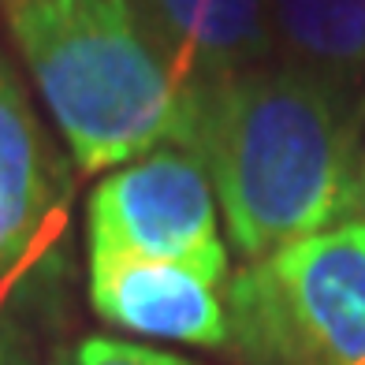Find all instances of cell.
Segmentation results:
<instances>
[{
  "label": "cell",
  "mask_w": 365,
  "mask_h": 365,
  "mask_svg": "<svg viewBox=\"0 0 365 365\" xmlns=\"http://www.w3.org/2000/svg\"><path fill=\"white\" fill-rule=\"evenodd\" d=\"M0 365H38L23 328L11 321H0Z\"/></svg>",
  "instance_id": "30bf717a"
},
{
  "label": "cell",
  "mask_w": 365,
  "mask_h": 365,
  "mask_svg": "<svg viewBox=\"0 0 365 365\" xmlns=\"http://www.w3.org/2000/svg\"><path fill=\"white\" fill-rule=\"evenodd\" d=\"M212 182L190 149L160 145L108 172L86 202V250L179 264L227 287V246Z\"/></svg>",
  "instance_id": "277c9868"
},
{
  "label": "cell",
  "mask_w": 365,
  "mask_h": 365,
  "mask_svg": "<svg viewBox=\"0 0 365 365\" xmlns=\"http://www.w3.org/2000/svg\"><path fill=\"white\" fill-rule=\"evenodd\" d=\"M354 123H358V130H361V123H365V90H361V101H358V115H354Z\"/></svg>",
  "instance_id": "7c38bea8"
},
{
  "label": "cell",
  "mask_w": 365,
  "mask_h": 365,
  "mask_svg": "<svg viewBox=\"0 0 365 365\" xmlns=\"http://www.w3.org/2000/svg\"><path fill=\"white\" fill-rule=\"evenodd\" d=\"M194 82L261 68L272 60L264 0H127Z\"/></svg>",
  "instance_id": "52a82bcc"
},
{
  "label": "cell",
  "mask_w": 365,
  "mask_h": 365,
  "mask_svg": "<svg viewBox=\"0 0 365 365\" xmlns=\"http://www.w3.org/2000/svg\"><path fill=\"white\" fill-rule=\"evenodd\" d=\"M182 149L202 160L246 261L346 220L354 112L276 60L197 82Z\"/></svg>",
  "instance_id": "6da1fadb"
},
{
  "label": "cell",
  "mask_w": 365,
  "mask_h": 365,
  "mask_svg": "<svg viewBox=\"0 0 365 365\" xmlns=\"http://www.w3.org/2000/svg\"><path fill=\"white\" fill-rule=\"evenodd\" d=\"M56 365H197L182 354L115 336H82L56 358Z\"/></svg>",
  "instance_id": "9c48e42d"
},
{
  "label": "cell",
  "mask_w": 365,
  "mask_h": 365,
  "mask_svg": "<svg viewBox=\"0 0 365 365\" xmlns=\"http://www.w3.org/2000/svg\"><path fill=\"white\" fill-rule=\"evenodd\" d=\"M272 60L358 115L365 90V0H264Z\"/></svg>",
  "instance_id": "ba28073f"
},
{
  "label": "cell",
  "mask_w": 365,
  "mask_h": 365,
  "mask_svg": "<svg viewBox=\"0 0 365 365\" xmlns=\"http://www.w3.org/2000/svg\"><path fill=\"white\" fill-rule=\"evenodd\" d=\"M71 164L115 172L182 145L197 82L127 0H0Z\"/></svg>",
  "instance_id": "7a4b0ae2"
},
{
  "label": "cell",
  "mask_w": 365,
  "mask_h": 365,
  "mask_svg": "<svg viewBox=\"0 0 365 365\" xmlns=\"http://www.w3.org/2000/svg\"><path fill=\"white\" fill-rule=\"evenodd\" d=\"M90 257V306L112 328L145 339L187 346H224L227 309L220 287L205 284L179 264L86 250Z\"/></svg>",
  "instance_id": "8992f818"
},
{
  "label": "cell",
  "mask_w": 365,
  "mask_h": 365,
  "mask_svg": "<svg viewBox=\"0 0 365 365\" xmlns=\"http://www.w3.org/2000/svg\"><path fill=\"white\" fill-rule=\"evenodd\" d=\"M365 217V149L354 160V175H351V194H346V220Z\"/></svg>",
  "instance_id": "8fae6325"
},
{
  "label": "cell",
  "mask_w": 365,
  "mask_h": 365,
  "mask_svg": "<svg viewBox=\"0 0 365 365\" xmlns=\"http://www.w3.org/2000/svg\"><path fill=\"white\" fill-rule=\"evenodd\" d=\"M224 291L242 365H365V217L246 261Z\"/></svg>",
  "instance_id": "3957f363"
},
{
  "label": "cell",
  "mask_w": 365,
  "mask_h": 365,
  "mask_svg": "<svg viewBox=\"0 0 365 365\" xmlns=\"http://www.w3.org/2000/svg\"><path fill=\"white\" fill-rule=\"evenodd\" d=\"M68 197V157L0 53V287H23L45 272Z\"/></svg>",
  "instance_id": "5b68a950"
}]
</instances>
